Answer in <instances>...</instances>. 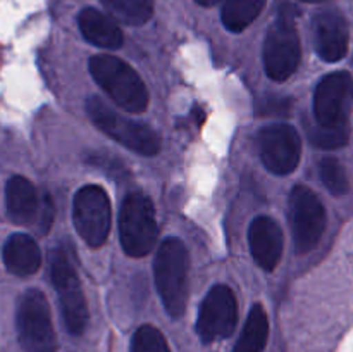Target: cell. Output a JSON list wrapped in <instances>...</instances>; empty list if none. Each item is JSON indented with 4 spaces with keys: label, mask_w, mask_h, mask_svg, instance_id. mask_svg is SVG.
<instances>
[{
    "label": "cell",
    "mask_w": 353,
    "mask_h": 352,
    "mask_svg": "<svg viewBox=\"0 0 353 352\" xmlns=\"http://www.w3.org/2000/svg\"><path fill=\"white\" fill-rule=\"evenodd\" d=\"M90 72L97 85L128 113H143L148 106V90L128 62L114 55L90 59Z\"/></svg>",
    "instance_id": "obj_2"
},
{
    "label": "cell",
    "mask_w": 353,
    "mask_h": 352,
    "mask_svg": "<svg viewBox=\"0 0 353 352\" xmlns=\"http://www.w3.org/2000/svg\"><path fill=\"white\" fill-rule=\"evenodd\" d=\"M295 7L283 6L264 43L265 72L274 81H285L296 71L302 57Z\"/></svg>",
    "instance_id": "obj_4"
},
{
    "label": "cell",
    "mask_w": 353,
    "mask_h": 352,
    "mask_svg": "<svg viewBox=\"0 0 353 352\" xmlns=\"http://www.w3.org/2000/svg\"><path fill=\"white\" fill-rule=\"evenodd\" d=\"M3 264L16 276H31L40 269L41 254L37 242L26 233H14L7 238L2 251Z\"/></svg>",
    "instance_id": "obj_16"
},
{
    "label": "cell",
    "mask_w": 353,
    "mask_h": 352,
    "mask_svg": "<svg viewBox=\"0 0 353 352\" xmlns=\"http://www.w3.org/2000/svg\"><path fill=\"white\" fill-rule=\"evenodd\" d=\"M352 102V76L345 71L331 72L321 79L314 92V121L326 128L348 126Z\"/></svg>",
    "instance_id": "obj_10"
},
{
    "label": "cell",
    "mask_w": 353,
    "mask_h": 352,
    "mask_svg": "<svg viewBox=\"0 0 353 352\" xmlns=\"http://www.w3.org/2000/svg\"><path fill=\"white\" fill-rule=\"evenodd\" d=\"M116 19L130 26H141L154 14V0H102Z\"/></svg>",
    "instance_id": "obj_20"
},
{
    "label": "cell",
    "mask_w": 353,
    "mask_h": 352,
    "mask_svg": "<svg viewBox=\"0 0 353 352\" xmlns=\"http://www.w3.org/2000/svg\"><path fill=\"white\" fill-rule=\"evenodd\" d=\"M248 244L255 262L265 271L278 266L283 254V233L279 224L269 216H257L248 228Z\"/></svg>",
    "instance_id": "obj_15"
},
{
    "label": "cell",
    "mask_w": 353,
    "mask_h": 352,
    "mask_svg": "<svg viewBox=\"0 0 353 352\" xmlns=\"http://www.w3.org/2000/svg\"><path fill=\"white\" fill-rule=\"evenodd\" d=\"M50 278L59 295L62 320L65 330L74 337L85 333L88 324V306L81 292L72 257L64 247H55L48 252Z\"/></svg>",
    "instance_id": "obj_3"
},
{
    "label": "cell",
    "mask_w": 353,
    "mask_h": 352,
    "mask_svg": "<svg viewBox=\"0 0 353 352\" xmlns=\"http://www.w3.org/2000/svg\"><path fill=\"white\" fill-rule=\"evenodd\" d=\"M265 0H224L223 23L233 33H240L250 26L262 12Z\"/></svg>",
    "instance_id": "obj_19"
},
{
    "label": "cell",
    "mask_w": 353,
    "mask_h": 352,
    "mask_svg": "<svg viewBox=\"0 0 353 352\" xmlns=\"http://www.w3.org/2000/svg\"><path fill=\"white\" fill-rule=\"evenodd\" d=\"M238 302L233 290L226 285H216L203 299L196 320V333L203 344L228 338L236 328Z\"/></svg>",
    "instance_id": "obj_11"
},
{
    "label": "cell",
    "mask_w": 353,
    "mask_h": 352,
    "mask_svg": "<svg viewBox=\"0 0 353 352\" xmlns=\"http://www.w3.org/2000/svg\"><path fill=\"white\" fill-rule=\"evenodd\" d=\"M319 175L324 186L333 195H343L348 192V178L343 166L334 157H324L319 162Z\"/></svg>",
    "instance_id": "obj_23"
},
{
    "label": "cell",
    "mask_w": 353,
    "mask_h": 352,
    "mask_svg": "<svg viewBox=\"0 0 353 352\" xmlns=\"http://www.w3.org/2000/svg\"><path fill=\"white\" fill-rule=\"evenodd\" d=\"M86 113L100 131L130 150L140 155H154L161 150V138L152 128L121 116L99 97L86 100Z\"/></svg>",
    "instance_id": "obj_5"
},
{
    "label": "cell",
    "mask_w": 353,
    "mask_h": 352,
    "mask_svg": "<svg viewBox=\"0 0 353 352\" xmlns=\"http://www.w3.org/2000/svg\"><path fill=\"white\" fill-rule=\"evenodd\" d=\"M130 352H171V349L159 328L143 324L134 331Z\"/></svg>",
    "instance_id": "obj_22"
},
{
    "label": "cell",
    "mask_w": 353,
    "mask_h": 352,
    "mask_svg": "<svg viewBox=\"0 0 353 352\" xmlns=\"http://www.w3.org/2000/svg\"><path fill=\"white\" fill-rule=\"evenodd\" d=\"M157 219L152 200L140 192L124 199L119 213V238L123 251L131 257H143L157 240Z\"/></svg>",
    "instance_id": "obj_7"
},
{
    "label": "cell",
    "mask_w": 353,
    "mask_h": 352,
    "mask_svg": "<svg viewBox=\"0 0 353 352\" xmlns=\"http://www.w3.org/2000/svg\"><path fill=\"white\" fill-rule=\"evenodd\" d=\"M17 337L26 352H55L57 337L50 317L47 297L37 289L21 295L16 313Z\"/></svg>",
    "instance_id": "obj_6"
},
{
    "label": "cell",
    "mask_w": 353,
    "mask_h": 352,
    "mask_svg": "<svg viewBox=\"0 0 353 352\" xmlns=\"http://www.w3.org/2000/svg\"><path fill=\"white\" fill-rule=\"evenodd\" d=\"M257 144L262 162L274 175H290L299 166L302 141L299 131L290 124L276 123L262 128Z\"/></svg>",
    "instance_id": "obj_12"
},
{
    "label": "cell",
    "mask_w": 353,
    "mask_h": 352,
    "mask_svg": "<svg viewBox=\"0 0 353 352\" xmlns=\"http://www.w3.org/2000/svg\"><path fill=\"white\" fill-rule=\"evenodd\" d=\"M302 2H309V3H317V2H324V0H302Z\"/></svg>",
    "instance_id": "obj_26"
},
{
    "label": "cell",
    "mask_w": 353,
    "mask_h": 352,
    "mask_svg": "<svg viewBox=\"0 0 353 352\" xmlns=\"http://www.w3.org/2000/svg\"><path fill=\"white\" fill-rule=\"evenodd\" d=\"M6 207L10 221L24 226H37L40 230L43 219H47L52 211L50 197H38L33 183L24 176H12L6 185Z\"/></svg>",
    "instance_id": "obj_13"
},
{
    "label": "cell",
    "mask_w": 353,
    "mask_h": 352,
    "mask_svg": "<svg viewBox=\"0 0 353 352\" xmlns=\"http://www.w3.org/2000/svg\"><path fill=\"white\" fill-rule=\"evenodd\" d=\"M290 224L300 254L312 251L326 230V209L319 197L307 186L299 185L290 193Z\"/></svg>",
    "instance_id": "obj_9"
},
{
    "label": "cell",
    "mask_w": 353,
    "mask_h": 352,
    "mask_svg": "<svg viewBox=\"0 0 353 352\" xmlns=\"http://www.w3.org/2000/svg\"><path fill=\"white\" fill-rule=\"evenodd\" d=\"M309 140L319 148H340L347 145L348 137H350V126L341 128H326L321 126L314 121V124H309L307 128Z\"/></svg>",
    "instance_id": "obj_21"
},
{
    "label": "cell",
    "mask_w": 353,
    "mask_h": 352,
    "mask_svg": "<svg viewBox=\"0 0 353 352\" xmlns=\"http://www.w3.org/2000/svg\"><path fill=\"white\" fill-rule=\"evenodd\" d=\"M314 45L319 57L336 62L348 50V26L338 10H323L314 17Z\"/></svg>",
    "instance_id": "obj_14"
},
{
    "label": "cell",
    "mask_w": 353,
    "mask_h": 352,
    "mask_svg": "<svg viewBox=\"0 0 353 352\" xmlns=\"http://www.w3.org/2000/svg\"><path fill=\"white\" fill-rule=\"evenodd\" d=\"M72 221L90 247H102L110 231V200L105 190L86 185L76 192L72 200Z\"/></svg>",
    "instance_id": "obj_8"
},
{
    "label": "cell",
    "mask_w": 353,
    "mask_h": 352,
    "mask_svg": "<svg viewBox=\"0 0 353 352\" xmlns=\"http://www.w3.org/2000/svg\"><path fill=\"white\" fill-rule=\"evenodd\" d=\"M79 31L90 43L100 48L114 50L123 45V31L117 26L112 17L105 16L97 9L81 10L78 17Z\"/></svg>",
    "instance_id": "obj_17"
},
{
    "label": "cell",
    "mask_w": 353,
    "mask_h": 352,
    "mask_svg": "<svg viewBox=\"0 0 353 352\" xmlns=\"http://www.w3.org/2000/svg\"><path fill=\"white\" fill-rule=\"evenodd\" d=\"M196 3H200V6H203V7H212V6H216V3H219L221 0H195Z\"/></svg>",
    "instance_id": "obj_25"
},
{
    "label": "cell",
    "mask_w": 353,
    "mask_h": 352,
    "mask_svg": "<svg viewBox=\"0 0 353 352\" xmlns=\"http://www.w3.org/2000/svg\"><path fill=\"white\" fill-rule=\"evenodd\" d=\"M292 110V100L285 97H265L257 104V114L265 117H285Z\"/></svg>",
    "instance_id": "obj_24"
},
{
    "label": "cell",
    "mask_w": 353,
    "mask_h": 352,
    "mask_svg": "<svg viewBox=\"0 0 353 352\" xmlns=\"http://www.w3.org/2000/svg\"><path fill=\"white\" fill-rule=\"evenodd\" d=\"M269 337V320L264 307L255 304L250 309L243 331L234 345L233 352H264Z\"/></svg>",
    "instance_id": "obj_18"
},
{
    "label": "cell",
    "mask_w": 353,
    "mask_h": 352,
    "mask_svg": "<svg viewBox=\"0 0 353 352\" xmlns=\"http://www.w3.org/2000/svg\"><path fill=\"white\" fill-rule=\"evenodd\" d=\"M190 255L179 238L169 237L159 247L154 262L155 285L171 317H181L188 300Z\"/></svg>",
    "instance_id": "obj_1"
}]
</instances>
